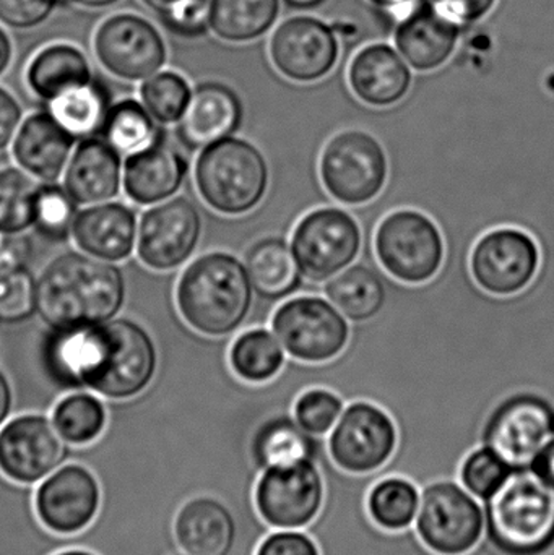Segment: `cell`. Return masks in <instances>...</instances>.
<instances>
[{
	"label": "cell",
	"instance_id": "52a82bcc",
	"mask_svg": "<svg viewBox=\"0 0 554 555\" xmlns=\"http://www.w3.org/2000/svg\"><path fill=\"white\" fill-rule=\"evenodd\" d=\"M374 253L387 276L420 286L431 281L445 266V234L438 221L426 211L396 208L377 224Z\"/></svg>",
	"mask_w": 554,
	"mask_h": 555
},
{
	"label": "cell",
	"instance_id": "f6af8a7d",
	"mask_svg": "<svg viewBox=\"0 0 554 555\" xmlns=\"http://www.w3.org/2000/svg\"><path fill=\"white\" fill-rule=\"evenodd\" d=\"M210 12L211 0H179L166 12L159 13V18L169 31L192 38L207 31Z\"/></svg>",
	"mask_w": 554,
	"mask_h": 555
},
{
	"label": "cell",
	"instance_id": "f35d334b",
	"mask_svg": "<svg viewBox=\"0 0 554 555\" xmlns=\"http://www.w3.org/2000/svg\"><path fill=\"white\" fill-rule=\"evenodd\" d=\"M39 188L28 172L0 169V234H20L35 224Z\"/></svg>",
	"mask_w": 554,
	"mask_h": 555
},
{
	"label": "cell",
	"instance_id": "9a60e30c",
	"mask_svg": "<svg viewBox=\"0 0 554 555\" xmlns=\"http://www.w3.org/2000/svg\"><path fill=\"white\" fill-rule=\"evenodd\" d=\"M324 502L325 478L319 463L275 466L257 476L254 504L270 530H306Z\"/></svg>",
	"mask_w": 554,
	"mask_h": 555
},
{
	"label": "cell",
	"instance_id": "5bb4252c",
	"mask_svg": "<svg viewBox=\"0 0 554 555\" xmlns=\"http://www.w3.org/2000/svg\"><path fill=\"white\" fill-rule=\"evenodd\" d=\"M554 434V404L533 391L504 398L488 416L481 446L497 452L511 468H530Z\"/></svg>",
	"mask_w": 554,
	"mask_h": 555
},
{
	"label": "cell",
	"instance_id": "7c38bea8",
	"mask_svg": "<svg viewBox=\"0 0 554 555\" xmlns=\"http://www.w3.org/2000/svg\"><path fill=\"white\" fill-rule=\"evenodd\" d=\"M542 250L536 237L517 224L485 231L471 250L468 270L475 284L497 297L516 296L539 275Z\"/></svg>",
	"mask_w": 554,
	"mask_h": 555
},
{
	"label": "cell",
	"instance_id": "b9f144b4",
	"mask_svg": "<svg viewBox=\"0 0 554 555\" xmlns=\"http://www.w3.org/2000/svg\"><path fill=\"white\" fill-rule=\"evenodd\" d=\"M345 406L347 403L337 391L312 387L298 395L292 414L306 433L325 439L340 420Z\"/></svg>",
	"mask_w": 554,
	"mask_h": 555
},
{
	"label": "cell",
	"instance_id": "ab89813d",
	"mask_svg": "<svg viewBox=\"0 0 554 555\" xmlns=\"http://www.w3.org/2000/svg\"><path fill=\"white\" fill-rule=\"evenodd\" d=\"M513 472L510 463L497 452L478 446L462 462L458 481L478 501L485 502L503 488Z\"/></svg>",
	"mask_w": 554,
	"mask_h": 555
},
{
	"label": "cell",
	"instance_id": "30bf717a",
	"mask_svg": "<svg viewBox=\"0 0 554 555\" xmlns=\"http://www.w3.org/2000/svg\"><path fill=\"white\" fill-rule=\"evenodd\" d=\"M289 246L302 276L325 283L357 262L364 247V234L350 211L322 207L298 221Z\"/></svg>",
	"mask_w": 554,
	"mask_h": 555
},
{
	"label": "cell",
	"instance_id": "7a4b0ae2",
	"mask_svg": "<svg viewBox=\"0 0 554 555\" xmlns=\"http://www.w3.org/2000/svg\"><path fill=\"white\" fill-rule=\"evenodd\" d=\"M325 478V502L319 517L306 528L321 555H439L425 546L415 528L387 531L371 520L366 498L383 472L358 476L342 472L327 450L319 460ZM464 555H504L487 540ZM545 555H554L552 553Z\"/></svg>",
	"mask_w": 554,
	"mask_h": 555
},
{
	"label": "cell",
	"instance_id": "3957f363",
	"mask_svg": "<svg viewBox=\"0 0 554 555\" xmlns=\"http://www.w3.org/2000/svg\"><path fill=\"white\" fill-rule=\"evenodd\" d=\"M124 299L123 272L87 254L59 256L38 280V313L52 328L109 322Z\"/></svg>",
	"mask_w": 554,
	"mask_h": 555
},
{
	"label": "cell",
	"instance_id": "5b68a950",
	"mask_svg": "<svg viewBox=\"0 0 554 555\" xmlns=\"http://www.w3.org/2000/svg\"><path fill=\"white\" fill-rule=\"evenodd\" d=\"M485 540L504 555H545L554 547V486L536 469H514L503 488L481 502Z\"/></svg>",
	"mask_w": 554,
	"mask_h": 555
},
{
	"label": "cell",
	"instance_id": "8d00e7d4",
	"mask_svg": "<svg viewBox=\"0 0 554 555\" xmlns=\"http://www.w3.org/2000/svg\"><path fill=\"white\" fill-rule=\"evenodd\" d=\"M279 0H211L210 28L227 41H249L273 25Z\"/></svg>",
	"mask_w": 554,
	"mask_h": 555
},
{
	"label": "cell",
	"instance_id": "e0dca14e",
	"mask_svg": "<svg viewBox=\"0 0 554 555\" xmlns=\"http://www.w3.org/2000/svg\"><path fill=\"white\" fill-rule=\"evenodd\" d=\"M68 452L44 414H20L0 427V473L16 485L36 488L68 462Z\"/></svg>",
	"mask_w": 554,
	"mask_h": 555
},
{
	"label": "cell",
	"instance_id": "6125c7cd",
	"mask_svg": "<svg viewBox=\"0 0 554 555\" xmlns=\"http://www.w3.org/2000/svg\"><path fill=\"white\" fill-rule=\"evenodd\" d=\"M172 555H188V554L181 553V551H179V553H176V554H172Z\"/></svg>",
	"mask_w": 554,
	"mask_h": 555
},
{
	"label": "cell",
	"instance_id": "603a6c76",
	"mask_svg": "<svg viewBox=\"0 0 554 555\" xmlns=\"http://www.w3.org/2000/svg\"><path fill=\"white\" fill-rule=\"evenodd\" d=\"M243 122V104L231 88L221 83L201 85L192 91L178 137L189 150H204L233 137Z\"/></svg>",
	"mask_w": 554,
	"mask_h": 555
},
{
	"label": "cell",
	"instance_id": "277c9868",
	"mask_svg": "<svg viewBox=\"0 0 554 555\" xmlns=\"http://www.w3.org/2000/svg\"><path fill=\"white\" fill-rule=\"evenodd\" d=\"M179 313L201 335L221 338L236 332L254 306L246 266L228 253L198 257L179 278Z\"/></svg>",
	"mask_w": 554,
	"mask_h": 555
},
{
	"label": "cell",
	"instance_id": "d4e9b609",
	"mask_svg": "<svg viewBox=\"0 0 554 555\" xmlns=\"http://www.w3.org/2000/svg\"><path fill=\"white\" fill-rule=\"evenodd\" d=\"M75 139L51 114L26 117L13 139V158L31 178L51 184L65 172Z\"/></svg>",
	"mask_w": 554,
	"mask_h": 555
},
{
	"label": "cell",
	"instance_id": "cb8c5ba5",
	"mask_svg": "<svg viewBox=\"0 0 554 555\" xmlns=\"http://www.w3.org/2000/svg\"><path fill=\"white\" fill-rule=\"evenodd\" d=\"M188 176V159L176 146L156 140L124 165L123 184L130 201L156 205L178 194Z\"/></svg>",
	"mask_w": 554,
	"mask_h": 555
},
{
	"label": "cell",
	"instance_id": "484cf974",
	"mask_svg": "<svg viewBox=\"0 0 554 555\" xmlns=\"http://www.w3.org/2000/svg\"><path fill=\"white\" fill-rule=\"evenodd\" d=\"M123 163L103 139H85L65 168L64 189L77 205L111 202L123 184Z\"/></svg>",
	"mask_w": 554,
	"mask_h": 555
},
{
	"label": "cell",
	"instance_id": "9c48e42d",
	"mask_svg": "<svg viewBox=\"0 0 554 555\" xmlns=\"http://www.w3.org/2000/svg\"><path fill=\"white\" fill-rule=\"evenodd\" d=\"M420 491L413 528L428 550L439 555H464L485 540L484 504L458 479H441Z\"/></svg>",
	"mask_w": 554,
	"mask_h": 555
},
{
	"label": "cell",
	"instance_id": "ee69618b",
	"mask_svg": "<svg viewBox=\"0 0 554 555\" xmlns=\"http://www.w3.org/2000/svg\"><path fill=\"white\" fill-rule=\"evenodd\" d=\"M35 312H38V280L28 267H0V322H23Z\"/></svg>",
	"mask_w": 554,
	"mask_h": 555
},
{
	"label": "cell",
	"instance_id": "d6986e66",
	"mask_svg": "<svg viewBox=\"0 0 554 555\" xmlns=\"http://www.w3.org/2000/svg\"><path fill=\"white\" fill-rule=\"evenodd\" d=\"M202 236V218L188 198H171L143 214L137 253L143 266L158 272L178 269L191 259Z\"/></svg>",
	"mask_w": 554,
	"mask_h": 555
},
{
	"label": "cell",
	"instance_id": "11a10c76",
	"mask_svg": "<svg viewBox=\"0 0 554 555\" xmlns=\"http://www.w3.org/2000/svg\"><path fill=\"white\" fill-rule=\"evenodd\" d=\"M178 2L179 0H143V3H146L150 9L156 10L158 13L166 12L169 7H172Z\"/></svg>",
	"mask_w": 554,
	"mask_h": 555
},
{
	"label": "cell",
	"instance_id": "83f0119b",
	"mask_svg": "<svg viewBox=\"0 0 554 555\" xmlns=\"http://www.w3.org/2000/svg\"><path fill=\"white\" fill-rule=\"evenodd\" d=\"M410 83L409 67L387 46H370L351 62V90L370 106L387 107L399 103L409 93Z\"/></svg>",
	"mask_w": 554,
	"mask_h": 555
},
{
	"label": "cell",
	"instance_id": "ba28073f",
	"mask_svg": "<svg viewBox=\"0 0 554 555\" xmlns=\"http://www.w3.org/2000/svg\"><path fill=\"white\" fill-rule=\"evenodd\" d=\"M389 176L386 146L366 130H342L325 143L319 159L322 188L347 207L373 204L386 191Z\"/></svg>",
	"mask_w": 554,
	"mask_h": 555
},
{
	"label": "cell",
	"instance_id": "60d3db41",
	"mask_svg": "<svg viewBox=\"0 0 554 555\" xmlns=\"http://www.w3.org/2000/svg\"><path fill=\"white\" fill-rule=\"evenodd\" d=\"M192 91L176 72L152 75L142 87V103L159 124H178L184 116Z\"/></svg>",
	"mask_w": 554,
	"mask_h": 555
},
{
	"label": "cell",
	"instance_id": "f546056e",
	"mask_svg": "<svg viewBox=\"0 0 554 555\" xmlns=\"http://www.w3.org/2000/svg\"><path fill=\"white\" fill-rule=\"evenodd\" d=\"M459 26L423 7L403 20L397 31V46L416 70H433L445 64L458 42Z\"/></svg>",
	"mask_w": 554,
	"mask_h": 555
},
{
	"label": "cell",
	"instance_id": "1f68e13d",
	"mask_svg": "<svg viewBox=\"0 0 554 555\" xmlns=\"http://www.w3.org/2000/svg\"><path fill=\"white\" fill-rule=\"evenodd\" d=\"M26 80L29 88L44 101H52L74 88L90 83V65L83 52L74 46L54 44L35 55Z\"/></svg>",
	"mask_w": 554,
	"mask_h": 555
},
{
	"label": "cell",
	"instance_id": "8fae6325",
	"mask_svg": "<svg viewBox=\"0 0 554 555\" xmlns=\"http://www.w3.org/2000/svg\"><path fill=\"white\" fill-rule=\"evenodd\" d=\"M272 332L286 354L305 364L334 361L351 338L347 317L321 296L293 297L276 307Z\"/></svg>",
	"mask_w": 554,
	"mask_h": 555
},
{
	"label": "cell",
	"instance_id": "9f6ffc18",
	"mask_svg": "<svg viewBox=\"0 0 554 555\" xmlns=\"http://www.w3.org/2000/svg\"><path fill=\"white\" fill-rule=\"evenodd\" d=\"M72 2L78 3V5L91 7V9H103V7L113 5L117 0H72Z\"/></svg>",
	"mask_w": 554,
	"mask_h": 555
},
{
	"label": "cell",
	"instance_id": "94428289",
	"mask_svg": "<svg viewBox=\"0 0 554 555\" xmlns=\"http://www.w3.org/2000/svg\"><path fill=\"white\" fill-rule=\"evenodd\" d=\"M257 391H259V401H260V403H262L263 410L267 411V413H266L267 416H270V414H272V413H270V404H267V403H269V401H267V398L263 397V395H260V393H262V391L259 390V387H257ZM259 401H257V403H259ZM256 406H257V404H256ZM254 411H256V410H254ZM189 463H191V472H192L191 450H189ZM192 478H194V475H192ZM195 486H197V485H195ZM197 491H198V489H197Z\"/></svg>",
	"mask_w": 554,
	"mask_h": 555
},
{
	"label": "cell",
	"instance_id": "ffe728a7",
	"mask_svg": "<svg viewBox=\"0 0 554 555\" xmlns=\"http://www.w3.org/2000/svg\"><path fill=\"white\" fill-rule=\"evenodd\" d=\"M337 52L331 28L309 16L283 23L272 39L273 64L295 81H314L327 75Z\"/></svg>",
	"mask_w": 554,
	"mask_h": 555
},
{
	"label": "cell",
	"instance_id": "f5cc1de1",
	"mask_svg": "<svg viewBox=\"0 0 554 555\" xmlns=\"http://www.w3.org/2000/svg\"><path fill=\"white\" fill-rule=\"evenodd\" d=\"M13 393L9 380L3 372L0 371V427L12 416Z\"/></svg>",
	"mask_w": 554,
	"mask_h": 555
},
{
	"label": "cell",
	"instance_id": "4316f807",
	"mask_svg": "<svg viewBox=\"0 0 554 555\" xmlns=\"http://www.w3.org/2000/svg\"><path fill=\"white\" fill-rule=\"evenodd\" d=\"M325 450V439L306 433L292 413L263 417L249 440L250 460L259 473L299 462L319 463Z\"/></svg>",
	"mask_w": 554,
	"mask_h": 555
},
{
	"label": "cell",
	"instance_id": "836d02e7",
	"mask_svg": "<svg viewBox=\"0 0 554 555\" xmlns=\"http://www.w3.org/2000/svg\"><path fill=\"white\" fill-rule=\"evenodd\" d=\"M51 420L67 446L88 447L106 433L109 413L96 395L75 391L57 401Z\"/></svg>",
	"mask_w": 554,
	"mask_h": 555
},
{
	"label": "cell",
	"instance_id": "f907efd6",
	"mask_svg": "<svg viewBox=\"0 0 554 555\" xmlns=\"http://www.w3.org/2000/svg\"><path fill=\"white\" fill-rule=\"evenodd\" d=\"M33 256L31 240L20 234L0 241V267H26Z\"/></svg>",
	"mask_w": 554,
	"mask_h": 555
},
{
	"label": "cell",
	"instance_id": "ac0fdd59",
	"mask_svg": "<svg viewBox=\"0 0 554 555\" xmlns=\"http://www.w3.org/2000/svg\"><path fill=\"white\" fill-rule=\"evenodd\" d=\"M94 52L107 72L130 81L152 77L166 61L158 29L132 13H119L101 23L94 35Z\"/></svg>",
	"mask_w": 554,
	"mask_h": 555
},
{
	"label": "cell",
	"instance_id": "680465c9",
	"mask_svg": "<svg viewBox=\"0 0 554 555\" xmlns=\"http://www.w3.org/2000/svg\"><path fill=\"white\" fill-rule=\"evenodd\" d=\"M285 2L298 7V9H311V7L319 5L322 0H285Z\"/></svg>",
	"mask_w": 554,
	"mask_h": 555
},
{
	"label": "cell",
	"instance_id": "7bdbcfd3",
	"mask_svg": "<svg viewBox=\"0 0 554 555\" xmlns=\"http://www.w3.org/2000/svg\"><path fill=\"white\" fill-rule=\"evenodd\" d=\"M77 202L59 185L44 184L39 188L36 202L35 224L39 234L46 240L62 243L74 230L77 218Z\"/></svg>",
	"mask_w": 554,
	"mask_h": 555
},
{
	"label": "cell",
	"instance_id": "bcb514c9",
	"mask_svg": "<svg viewBox=\"0 0 554 555\" xmlns=\"http://www.w3.org/2000/svg\"><path fill=\"white\" fill-rule=\"evenodd\" d=\"M254 555H321V550L306 530H270Z\"/></svg>",
	"mask_w": 554,
	"mask_h": 555
},
{
	"label": "cell",
	"instance_id": "f1b7e54d",
	"mask_svg": "<svg viewBox=\"0 0 554 555\" xmlns=\"http://www.w3.org/2000/svg\"><path fill=\"white\" fill-rule=\"evenodd\" d=\"M244 266L260 299L276 302L301 289L305 276L283 236L272 234L256 241L247 249Z\"/></svg>",
	"mask_w": 554,
	"mask_h": 555
},
{
	"label": "cell",
	"instance_id": "4fadbf2b",
	"mask_svg": "<svg viewBox=\"0 0 554 555\" xmlns=\"http://www.w3.org/2000/svg\"><path fill=\"white\" fill-rule=\"evenodd\" d=\"M332 463L350 475H371L387 465L399 446L396 421L379 404L357 400L345 406L325 437Z\"/></svg>",
	"mask_w": 554,
	"mask_h": 555
},
{
	"label": "cell",
	"instance_id": "6f0895ef",
	"mask_svg": "<svg viewBox=\"0 0 554 555\" xmlns=\"http://www.w3.org/2000/svg\"><path fill=\"white\" fill-rule=\"evenodd\" d=\"M51 555H100L94 551L87 550V547H67V550L57 551Z\"/></svg>",
	"mask_w": 554,
	"mask_h": 555
},
{
	"label": "cell",
	"instance_id": "e575fe53",
	"mask_svg": "<svg viewBox=\"0 0 554 555\" xmlns=\"http://www.w3.org/2000/svg\"><path fill=\"white\" fill-rule=\"evenodd\" d=\"M420 495L418 486L403 476L379 479L368 492V514L383 530H407L415 525Z\"/></svg>",
	"mask_w": 554,
	"mask_h": 555
},
{
	"label": "cell",
	"instance_id": "44dd1931",
	"mask_svg": "<svg viewBox=\"0 0 554 555\" xmlns=\"http://www.w3.org/2000/svg\"><path fill=\"white\" fill-rule=\"evenodd\" d=\"M176 544L188 555H228L236 543L237 524L223 499L211 494L189 498L176 512Z\"/></svg>",
	"mask_w": 554,
	"mask_h": 555
},
{
	"label": "cell",
	"instance_id": "7dc6e473",
	"mask_svg": "<svg viewBox=\"0 0 554 555\" xmlns=\"http://www.w3.org/2000/svg\"><path fill=\"white\" fill-rule=\"evenodd\" d=\"M57 0H0V22L12 28H33L44 22Z\"/></svg>",
	"mask_w": 554,
	"mask_h": 555
},
{
	"label": "cell",
	"instance_id": "6da1fadb",
	"mask_svg": "<svg viewBox=\"0 0 554 555\" xmlns=\"http://www.w3.org/2000/svg\"><path fill=\"white\" fill-rule=\"evenodd\" d=\"M44 361L62 387L88 388L107 400L123 401L139 397L152 384L158 356L143 326L113 319L52 328Z\"/></svg>",
	"mask_w": 554,
	"mask_h": 555
},
{
	"label": "cell",
	"instance_id": "d590c367",
	"mask_svg": "<svg viewBox=\"0 0 554 555\" xmlns=\"http://www.w3.org/2000/svg\"><path fill=\"white\" fill-rule=\"evenodd\" d=\"M109 107L106 90L93 80L49 101V114L74 139H88L101 130Z\"/></svg>",
	"mask_w": 554,
	"mask_h": 555
},
{
	"label": "cell",
	"instance_id": "7402d4cb",
	"mask_svg": "<svg viewBox=\"0 0 554 555\" xmlns=\"http://www.w3.org/2000/svg\"><path fill=\"white\" fill-rule=\"evenodd\" d=\"M136 214L132 208L116 202L88 205L75 218V244L81 253L104 262H123L137 246Z\"/></svg>",
	"mask_w": 554,
	"mask_h": 555
},
{
	"label": "cell",
	"instance_id": "8992f818",
	"mask_svg": "<svg viewBox=\"0 0 554 555\" xmlns=\"http://www.w3.org/2000/svg\"><path fill=\"white\" fill-rule=\"evenodd\" d=\"M194 178L198 195L211 210L227 217H243L266 198L270 166L253 142L228 137L202 150Z\"/></svg>",
	"mask_w": 554,
	"mask_h": 555
},
{
	"label": "cell",
	"instance_id": "d6a6232c",
	"mask_svg": "<svg viewBox=\"0 0 554 555\" xmlns=\"http://www.w3.org/2000/svg\"><path fill=\"white\" fill-rule=\"evenodd\" d=\"M230 365L244 384H269L285 369L286 354L282 343L267 328L241 333L230 348Z\"/></svg>",
	"mask_w": 554,
	"mask_h": 555
},
{
	"label": "cell",
	"instance_id": "c3c4849f",
	"mask_svg": "<svg viewBox=\"0 0 554 555\" xmlns=\"http://www.w3.org/2000/svg\"><path fill=\"white\" fill-rule=\"evenodd\" d=\"M494 0H429V7L458 26L481 18Z\"/></svg>",
	"mask_w": 554,
	"mask_h": 555
},
{
	"label": "cell",
	"instance_id": "db71d44e",
	"mask_svg": "<svg viewBox=\"0 0 554 555\" xmlns=\"http://www.w3.org/2000/svg\"><path fill=\"white\" fill-rule=\"evenodd\" d=\"M10 61H12V42L7 33L0 28V75L7 70Z\"/></svg>",
	"mask_w": 554,
	"mask_h": 555
},
{
	"label": "cell",
	"instance_id": "816d5d0a",
	"mask_svg": "<svg viewBox=\"0 0 554 555\" xmlns=\"http://www.w3.org/2000/svg\"><path fill=\"white\" fill-rule=\"evenodd\" d=\"M532 468L554 486V434L532 463Z\"/></svg>",
	"mask_w": 554,
	"mask_h": 555
},
{
	"label": "cell",
	"instance_id": "91938a15",
	"mask_svg": "<svg viewBox=\"0 0 554 555\" xmlns=\"http://www.w3.org/2000/svg\"><path fill=\"white\" fill-rule=\"evenodd\" d=\"M376 5L387 7V9H396V7H402L403 3H409L410 0H371Z\"/></svg>",
	"mask_w": 554,
	"mask_h": 555
},
{
	"label": "cell",
	"instance_id": "74e56055",
	"mask_svg": "<svg viewBox=\"0 0 554 555\" xmlns=\"http://www.w3.org/2000/svg\"><path fill=\"white\" fill-rule=\"evenodd\" d=\"M100 132L101 139L120 156L133 155L158 140L156 120L143 104L133 100L111 106Z\"/></svg>",
	"mask_w": 554,
	"mask_h": 555
},
{
	"label": "cell",
	"instance_id": "2e32d148",
	"mask_svg": "<svg viewBox=\"0 0 554 555\" xmlns=\"http://www.w3.org/2000/svg\"><path fill=\"white\" fill-rule=\"evenodd\" d=\"M103 488L85 463L68 460L35 488L39 524L57 537L83 533L100 514Z\"/></svg>",
	"mask_w": 554,
	"mask_h": 555
},
{
	"label": "cell",
	"instance_id": "681fc988",
	"mask_svg": "<svg viewBox=\"0 0 554 555\" xmlns=\"http://www.w3.org/2000/svg\"><path fill=\"white\" fill-rule=\"evenodd\" d=\"M22 126V107L9 91L0 88V152L13 143Z\"/></svg>",
	"mask_w": 554,
	"mask_h": 555
},
{
	"label": "cell",
	"instance_id": "4dcf8cb0",
	"mask_svg": "<svg viewBox=\"0 0 554 555\" xmlns=\"http://www.w3.org/2000/svg\"><path fill=\"white\" fill-rule=\"evenodd\" d=\"M324 293L353 323L376 319L389 299L387 276L364 259L325 281Z\"/></svg>",
	"mask_w": 554,
	"mask_h": 555
}]
</instances>
